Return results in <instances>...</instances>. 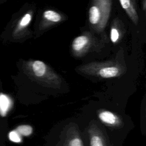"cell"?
Returning <instances> with one entry per match:
<instances>
[{"instance_id":"obj_1","label":"cell","mask_w":146,"mask_h":146,"mask_svg":"<svg viewBox=\"0 0 146 146\" xmlns=\"http://www.w3.org/2000/svg\"><path fill=\"white\" fill-rule=\"evenodd\" d=\"M120 5L123 9L126 11L129 17L136 25L138 22V16L137 13L129 0H120Z\"/></svg>"},{"instance_id":"obj_2","label":"cell","mask_w":146,"mask_h":146,"mask_svg":"<svg viewBox=\"0 0 146 146\" xmlns=\"http://www.w3.org/2000/svg\"><path fill=\"white\" fill-rule=\"evenodd\" d=\"M88 42V39L87 36L84 35L78 36L72 42V48L75 51H80L87 44Z\"/></svg>"},{"instance_id":"obj_3","label":"cell","mask_w":146,"mask_h":146,"mask_svg":"<svg viewBox=\"0 0 146 146\" xmlns=\"http://www.w3.org/2000/svg\"><path fill=\"white\" fill-rule=\"evenodd\" d=\"M33 70L34 74L38 77L43 76L46 71V66L40 60H35L33 63Z\"/></svg>"},{"instance_id":"obj_4","label":"cell","mask_w":146,"mask_h":146,"mask_svg":"<svg viewBox=\"0 0 146 146\" xmlns=\"http://www.w3.org/2000/svg\"><path fill=\"white\" fill-rule=\"evenodd\" d=\"M99 119L104 123L108 124H114L116 122L115 115L110 111H103L99 115Z\"/></svg>"},{"instance_id":"obj_5","label":"cell","mask_w":146,"mask_h":146,"mask_svg":"<svg viewBox=\"0 0 146 146\" xmlns=\"http://www.w3.org/2000/svg\"><path fill=\"white\" fill-rule=\"evenodd\" d=\"M119 71L116 67H107L101 69L99 71V74L102 78H109L116 76L118 74Z\"/></svg>"},{"instance_id":"obj_6","label":"cell","mask_w":146,"mask_h":146,"mask_svg":"<svg viewBox=\"0 0 146 146\" xmlns=\"http://www.w3.org/2000/svg\"><path fill=\"white\" fill-rule=\"evenodd\" d=\"M100 15L99 9L96 6H94L91 7L89 10V20L91 23H97L100 19Z\"/></svg>"},{"instance_id":"obj_7","label":"cell","mask_w":146,"mask_h":146,"mask_svg":"<svg viewBox=\"0 0 146 146\" xmlns=\"http://www.w3.org/2000/svg\"><path fill=\"white\" fill-rule=\"evenodd\" d=\"M44 17L51 22H58L61 19V16L58 13L52 10H47L43 13Z\"/></svg>"},{"instance_id":"obj_8","label":"cell","mask_w":146,"mask_h":146,"mask_svg":"<svg viewBox=\"0 0 146 146\" xmlns=\"http://www.w3.org/2000/svg\"><path fill=\"white\" fill-rule=\"evenodd\" d=\"M10 104V100L5 95H0V112L2 113H5Z\"/></svg>"},{"instance_id":"obj_9","label":"cell","mask_w":146,"mask_h":146,"mask_svg":"<svg viewBox=\"0 0 146 146\" xmlns=\"http://www.w3.org/2000/svg\"><path fill=\"white\" fill-rule=\"evenodd\" d=\"M18 129L19 130L21 133L25 136L30 135L33 132L32 127L29 125H23L19 126L18 128Z\"/></svg>"},{"instance_id":"obj_10","label":"cell","mask_w":146,"mask_h":146,"mask_svg":"<svg viewBox=\"0 0 146 146\" xmlns=\"http://www.w3.org/2000/svg\"><path fill=\"white\" fill-rule=\"evenodd\" d=\"M91 146H104L102 139L98 136H94L90 140Z\"/></svg>"},{"instance_id":"obj_11","label":"cell","mask_w":146,"mask_h":146,"mask_svg":"<svg viewBox=\"0 0 146 146\" xmlns=\"http://www.w3.org/2000/svg\"><path fill=\"white\" fill-rule=\"evenodd\" d=\"M31 19V15L30 14H26L21 19L19 25L22 27H25L27 26L30 22Z\"/></svg>"},{"instance_id":"obj_12","label":"cell","mask_w":146,"mask_h":146,"mask_svg":"<svg viewBox=\"0 0 146 146\" xmlns=\"http://www.w3.org/2000/svg\"><path fill=\"white\" fill-rule=\"evenodd\" d=\"M119 34L118 33V31L115 29L112 28L111 30V39L113 43L116 42L117 39H119Z\"/></svg>"},{"instance_id":"obj_13","label":"cell","mask_w":146,"mask_h":146,"mask_svg":"<svg viewBox=\"0 0 146 146\" xmlns=\"http://www.w3.org/2000/svg\"><path fill=\"white\" fill-rule=\"evenodd\" d=\"M68 146H83V143L80 139L75 138L70 141Z\"/></svg>"},{"instance_id":"obj_14","label":"cell","mask_w":146,"mask_h":146,"mask_svg":"<svg viewBox=\"0 0 146 146\" xmlns=\"http://www.w3.org/2000/svg\"><path fill=\"white\" fill-rule=\"evenodd\" d=\"M5 135L0 133V146H6Z\"/></svg>"},{"instance_id":"obj_15","label":"cell","mask_w":146,"mask_h":146,"mask_svg":"<svg viewBox=\"0 0 146 146\" xmlns=\"http://www.w3.org/2000/svg\"><path fill=\"white\" fill-rule=\"evenodd\" d=\"M145 1H144V2H143V9H144V10H145Z\"/></svg>"}]
</instances>
